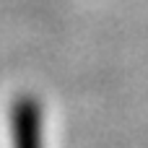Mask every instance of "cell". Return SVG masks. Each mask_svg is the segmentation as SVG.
Masks as SVG:
<instances>
[{
	"mask_svg": "<svg viewBox=\"0 0 148 148\" xmlns=\"http://www.w3.org/2000/svg\"><path fill=\"white\" fill-rule=\"evenodd\" d=\"M10 148H47L44 104L34 94H16L8 109Z\"/></svg>",
	"mask_w": 148,
	"mask_h": 148,
	"instance_id": "1",
	"label": "cell"
}]
</instances>
